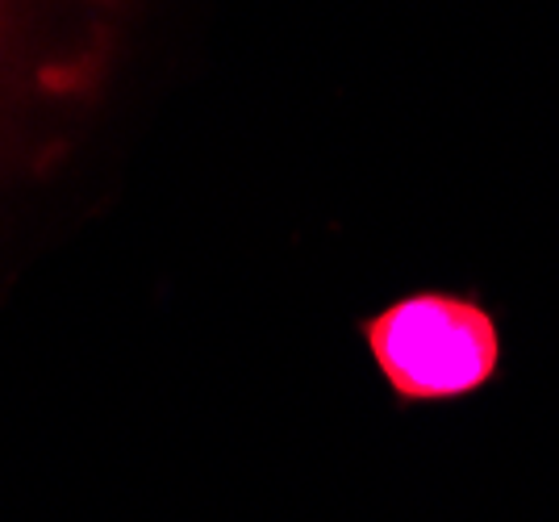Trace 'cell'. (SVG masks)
<instances>
[{"instance_id":"cell-1","label":"cell","mask_w":559,"mask_h":522,"mask_svg":"<svg viewBox=\"0 0 559 522\" xmlns=\"http://www.w3.org/2000/svg\"><path fill=\"white\" fill-rule=\"evenodd\" d=\"M396 405H451L501 377L506 343L492 309L467 293L418 288L359 322Z\"/></svg>"},{"instance_id":"cell-2","label":"cell","mask_w":559,"mask_h":522,"mask_svg":"<svg viewBox=\"0 0 559 522\" xmlns=\"http://www.w3.org/2000/svg\"><path fill=\"white\" fill-rule=\"evenodd\" d=\"M117 0H0V114L22 96L88 93Z\"/></svg>"}]
</instances>
